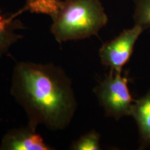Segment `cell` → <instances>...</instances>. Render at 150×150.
Instances as JSON below:
<instances>
[{
    "mask_svg": "<svg viewBox=\"0 0 150 150\" xmlns=\"http://www.w3.org/2000/svg\"><path fill=\"white\" fill-rule=\"evenodd\" d=\"M129 81L127 75L110 70L93 89L106 116L118 120L131 115L135 99L129 90Z\"/></svg>",
    "mask_w": 150,
    "mask_h": 150,
    "instance_id": "obj_3",
    "label": "cell"
},
{
    "mask_svg": "<svg viewBox=\"0 0 150 150\" xmlns=\"http://www.w3.org/2000/svg\"><path fill=\"white\" fill-rule=\"evenodd\" d=\"M51 18L50 31L59 43L98 35L108 21L100 0H62Z\"/></svg>",
    "mask_w": 150,
    "mask_h": 150,
    "instance_id": "obj_2",
    "label": "cell"
},
{
    "mask_svg": "<svg viewBox=\"0 0 150 150\" xmlns=\"http://www.w3.org/2000/svg\"><path fill=\"white\" fill-rule=\"evenodd\" d=\"M22 13L24 11L21 8L16 13L6 16L0 11V58L22 38L21 34L17 32L25 28L22 22L17 19Z\"/></svg>",
    "mask_w": 150,
    "mask_h": 150,
    "instance_id": "obj_7",
    "label": "cell"
},
{
    "mask_svg": "<svg viewBox=\"0 0 150 150\" xmlns=\"http://www.w3.org/2000/svg\"><path fill=\"white\" fill-rule=\"evenodd\" d=\"M100 138L98 132L95 130H92L74 140L70 149L72 150H99L101 149Z\"/></svg>",
    "mask_w": 150,
    "mask_h": 150,
    "instance_id": "obj_8",
    "label": "cell"
},
{
    "mask_svg": "<svg viewBox=\"0 0 150 150\" xmlns=\"http://www.w3.org/2000/svg\"><path fill=\"white\" fill-rule=\"evenodd\" d=\"M11 93L27 114L28 124L53 131L70 125L77 108L72 81L52 63L19 62L14 67Z\"/></svg>",
    "mask_w": 150,
    "mask_h": 150,
    "instance_id": "obj_1",
    "label": "cell"
},
{
    "mask_svg": "<svg viewBox=\"0 0 150 150\" xmlns=\"http://www.w3.org/2000/svg\"><path fill=\"white\" fill-rule=\"evenodd\" d=\"M135 4L134 24L146 30L150 28V0H132Z\"/></svg>",
    "mask_w": 150,
    "mask_h": 150,
    "instance_id": "obj_9",
    "label": "cell"
},
{
    "mask_svg": "<svg viewBox=\"0 0 150 150\" xmlns=\"http://www.w3.org/2000/svg\"><path fill=\"white\" fill-rule=\"evenodd\" d=\"M145 31L142 27L134 24L130 29L123 30L112 40L104 42L99 50L101 63L110 70L122 72L134 53L135 45Z\"/></svg>",
    "mask_w": 150,
    "mask_h": 150,
    "instance_id": "obj_4",
    "label": "cell"
},
{
    "mask_svg": "<svg viewBox=\"0 0 150 150\" xmlns=\"http://www.w3.org/2000/svg\"><path fill=\"white\" fill-rule=\"evenodd\" d=\"M0 149L3 150H51L36 129L27 125L8 131L4 136Z\"/></svg>",
    "mask_w": 150,
    "mask_h": 150,
    "instance_id": "obj_5",
    "label": "cell"
},
{
    "mask_svg": "<svg viewBox=\"0 0 150 150\" xmlns=\"http://www.w3.org/2000/svg\"><path fill=\"white\" fill-rule=\"evenodd\" d=\"M136 122L139 134V149H150V90L135 99L131 115Z\"/></svg>",
    "mask_w": 150,
    "mask_h": 150,
    "instance_id": "obj_6",
    "label": "cell"
},
{
    "mask_svg": "<svg viewBox=\"0 0 150 150\" xmlns=\"http://www.w3.org/2000/svg\"><path fill=\"white\" fill-rule=\"evenodd\" d=\"M26 2H27V1H31V0H25Z\"/></svg>",
    "mask_w": 150,
    "mask_h": 150,
    "instance_id": "obj_10",
    "label": "cell"
}]
</instances>
